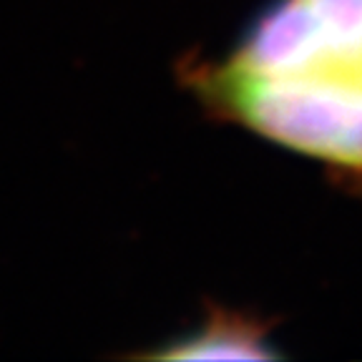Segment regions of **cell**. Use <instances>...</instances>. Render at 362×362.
<instances>
[{
  "label": "cell",
  "instance_id": "obj_1",
  "mask_svg": "<svg viewBox=\"0 0 362 362\" xmlns=\"http://www.w3.org/2000/svg\"><path fill=\"white\" fill-rule=\"evenodd\" d=\"M202 86L226 119L362 181V0H274Z\"/></svg>",
  "mask_w": 362,
  "mask_h": 362
}]
</instances>
